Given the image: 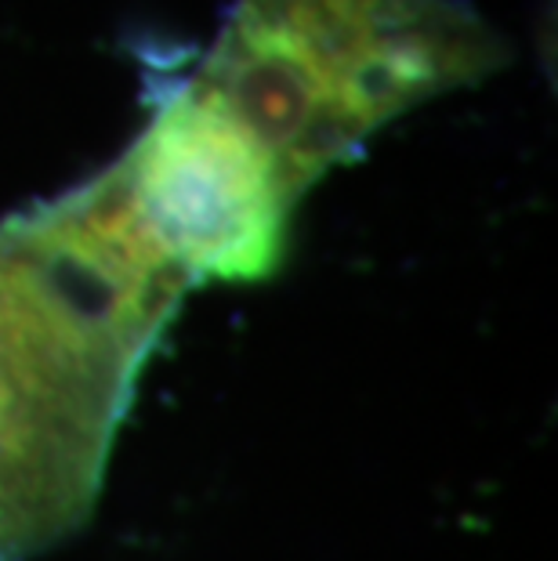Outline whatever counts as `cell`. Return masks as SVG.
<instances>
[{
  "mask_svg": "<svg viewBox=\"0 0 558 561\" xmlns=\"http://www.w3.org/2000/svg\"><path fill=\"white\" fill-rule=\"evenodd\" d=\"M189 290L116 163L0 221V561L52 551L91 518Z\"/></svg>",
  "mask_w": 558,
  "mask_h": 561,
  "instance_id": "6da1fadb",
  "label": "cell"
},
{
  "mask_svg": "<svg viewBox=\"0 0 558 561\" xmlns=\"http://www.w3.org/2000/svg\"><path fill=\"white\" fill-rule=\"evenodd\" d=\"M508 55L468 0H232L185 83L301 199L382 127Z\"/></svg>",
  "mask_w": 558,
  "mask_h": 561,
  "instance_id": "7a4b0ae2",
  "label": "cell"
},
{
  "mask_svg": "<svg viewBox=\"0 0 558 561\" xmlns=\"http://www.w3.org/2000/svg\"><path fill=\"white\" fill-rule=\"evenodd\" d=\"M116 167L152 240L189 286L276 272L298 199L185 80L168 83Z\"/></svg>",
  "mask_w": 558,
  "mask_h": 561,
  "instance_id": "3957f363",
  "label": "cell"
}]
</instances>
